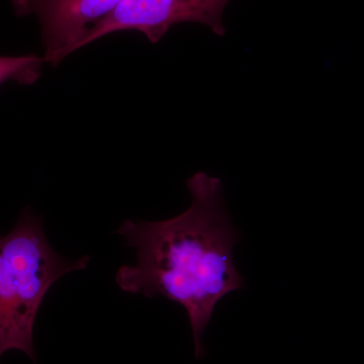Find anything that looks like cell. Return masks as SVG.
I'll use <instances>...</instances> for the list:
<instances>
[{
  "label": "cell",
  "instance_id": "6da1fadb",
  "mask_svg": "<svg viewBox=\"0 0 364 364\" xmlns=\"http://www.w3.org/2000/svg\"><path fill=\"white\" fill-rule=\"evenodd\" d=\"M188 210L171 219L124 220L117 233L136 250L134 265L119 267L116 282L126 293L162 296L188 314L196 359L205 355L203 334L215 306L244 289L233 258L240 234L225 207L221 179L198 172L186 181Z\"/></svg>",
  "mask_w": 364,
  "mask_h": 364
},
{
  "label": "cell",
  "instance_id": "7a4b0ae2",
  "mask_svg": "<svg viewBox=\"0 0 364 364\" xmlns=\"http://www.w3.org/2000/svg\"><path fill=\"white\" fill-rule=\"evenodd\" d=\"M88 255L62 257L50 245L42 219L25 208L11 233L0 235V360L25 352L37 364L33 327L46 294L67 273L87 268Z\"/></svg>",
  "mask_w": 364,
  "mask_h": 364
},
{
  "label": "cell",
  "instance_id": "3957f363",
  "mask_svg": "<svg viewBox=\"0 0 364 364\" xmlns=\"http://www.w3.org/2000/svg\"><path fill=\"white\" fill-rule=\"evenodd\" d=\"M230 0H122L109 16L91 26L76 50L119 31H138L151 43L159 42L177 23H196L223 37V14Z\"/></svg>",
  "mask_w": 364,
  "mask_h": 364
},
{
  "label": "cell",
  "instance_id": "277c9868",
  "mask_svg": "<svg viewBox=\"0 0 364 364\" xmlns=\"http://www.w3.org/2000/svg\"><path fill=\"white\" fill-rule=\"evenodd\" d=\"M14 13L33 14L42 26L45 61L57 65L75 51L88 30L114 11L122 0H11Z\"/></svg>",
  "mask_w": 364,
  "mask_h": 364
},
{
  "label": "cell",
  "instance_id": "5b68a950",
  "mask_svg": "<svg viewBox=\"0 0 364 364\" xmlns=\"http://www.w3.org/2000/svg\"><path fill=\"white\" fill-rule=\"evenodd\" d=\"M45 59L30 55L21 57H0V85L6 81L33 85L41 75Z\"/></svg>",
  "mask_w": 364,
  "mask_h": 364
}]
</instances>
